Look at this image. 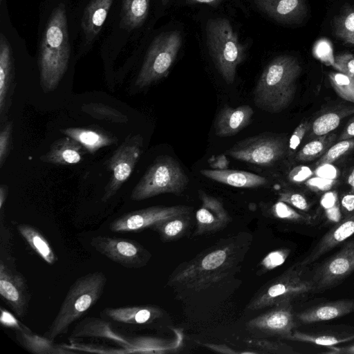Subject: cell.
Returning a JSON list of instances; mask_svg holds the SVG:
<instances>
[{"label": "cell", "mask_w": 354, "mask_h": 354, "mask_svg": "<svg viewBox=\"0 0 354 354\" xmlns=\"http://www.w3.org/2000/svg\"><path fill=\"white\" fill-rule=\"evenodd\" d=\"M336 140L335 133H328L312 139L297 151L295 159L307 162L319 158L333 145Z\"/></svg>", "instance_id": "cell-34"}, {"label": "cell", "mask_w": 354, "mask_h": 354, "mask_svg": "<svg viewBox=\"0 0 354 354\" xmlns=\"http://www.w3.org/2000/svg\"><path fill=\"white\" fill-rule=\"evenodd\" d=\"M349 183L354 187V170L350 176Z\"/></svg>", "instance_id": "cell-59"}, {"label": "cell", "mask_w": 354, "mask_h": 354, "mask_svg": "<svg viewBox=\"0 0 354 354\" xmlns=\"http://www.w3.org/2000/svg\"><path fill=\"white\" fill-rule=\"evenodd\" d=\"M205 32L209 53L216 68L224 81L232 84L237 66L245 59V46L240 42L230 22L225 18L209 19Z\"/></svg>", "instance_id": "cell-5"}, {"label": "cell", "mask_w": 354, "mask_h": 354, "mask_svg": "<svg viewBox=\"0 0 354 354\" xmlns=\"http://www.w3.org/2000/svg\"><path fill=\"white\" fill-rule=\"evenodd\" d=\"M91 245L99 253L111 261L128 268L145 266L151 258V254L138 242L106 235L93 236Z\"/></svg>", "instance_id": "cell-11"}, {"label": "cell", "mask_w": 354, "mask_h": 354, "mask_svg": "<svg viewBox=\"0 0 354 354\" xmlns=\"http://www.w3.org/2000/svg\"><path fill=\"white\" fill-rule=\"evenodd\" d=\"M314 54L316 57L326 64L335 66V57L330 44L326 39L318 41L314 47Z\"/></svg>", "instance_id": "cell-45"}, {"label": "cell", "mask_w": 354, "mask_h": 354, "mask_svg": "<svg viewBox=\"0 0 354 354\" xmlns=\"http://www.w3.org/2000/svg\"><path fill=\"white\" fill-rule=\"evenodd\" d=\"M310 127V123L308 121L301 122L295 129L290 138L288 145V153L289 155L298 147L304 138L306 136Z\"/></svg>", "instance_id": "cell-48"}, {"label": "cell", "mask_w": 354, "mask_h": 354, "mask_svg": "<svg viewBox=\"0 0 354 354\" xmlns=\"http://www.w3.org/2000/svg\"><path fill=\"white\" fill-rule=\"evenodd\" d=\"M288 145L284 137L266 132L239 141L225 154L245 162L270 166L288 153Z\"/></svg>", "instance_id": "cell-9"}, {"label": "cell", "mask_w": 354, "mask_h": 354, "mask_svg": "<svg viewBox=\"0 0 354 354\" xmlns=\"http://www.w3.org/2000/svg\"><path fill=\"white\" fill-rule=\"evenodd\" d=\"M288 340L329 347L353 341L354 332L340 334H318L294 331Z\"/></svg>", "instance_id": "cell-33"}, {"label": "cell", "mask_w": 354, "mask_h": 354, "mask_svg": "<svg viewBox=\"0 0 354 354\" xmlns=\"http://www.w3.org/2000/svg\"><path fill=\"white\" fill-rule=\"evenodd\" d=\"M15 68L11 47L3 33L0 37V115L6 118L14 89Z\"/></svg>", "instance_id": "cell-21"}, {"label": "cell", "mask_w": 354, "mask_h": 354, "mask_svg": "<svg viewBox=\"0 0 354 354\" xmlns=\"http://www.w3.org/2000/svg\"><path fill=\"white\" fill-rule=\"evenodd\" d=\"M192 208L185 205L152 206L124 214L109 224L115 232H133L153 226L171 218L190 214Z\"/></svg>", "instance_id": "cell-13"}, {"label": "cell", "mask_w": 354, "mask_h": 354, "mask_svg": "<svg viewBox=\"0 0 354 354\" xmlns=\"http://www.w3.org/2000/svg\"><path fill=\"white\" fill-rule=\"evenodd\" d=\"M162 316L160 308L153 306H134L119 308H105L100 317L111 322L124 326H147Z\"/></svg>", "instance_id": "cell-19"}, {"label": "cell", "mask_w": 354, "mask_h": 354, "mask_svg": "<svg viewBox=\"0 0 354 354\" xmlns=\"http://www.w3.org/2000/svg\"><path fill=\"white\" fill-rule=\"evenodd\" d=\"M246 345L252 348L257 354H295L297 353L292 346L281 342L270 341L264 339H250Z\"/></svg>", "instance_id": "cell-39"}, {"label": "cell", "mask_w": 354, "mask_h": 354, "mask_svg": "<svg viewBox=\"0 0 354 354\" xmlns=\"http://www.w3.org/2000/svg\"><path fill=\"white\" fill-rule=\"evenodd\" d=\"M354 113V106H343L320 115L310 123L306 133L308 139L330 133L341 123L342 120Z\"/></svg>", "instance_id": "cell-30"}, {"label": "cell", "mask_w": 354, "mask_h": 354, "mask_svg": "<svg viewBox=\"0 0 354 354\" xmlns=\"http://www.w3.org/2000/svg\"><path fill=\"white\" fill-rule=\"evenodd\" d=\"M70 55L66 7L59 3L50 16L39 47V80L44 93L57 88L67 70Z\"/></svg>", "instance_id": "cell-2"}, {"label": "cell", "mask_w": 354, "mask_h": 354, "mask_svg": "<svg viewBox=\"0 0 354 354\" xmlns=\"http://www.w3.org/2000/svg\"><path fill=\"white\" fill-rule=\"evenodd\" d=\"M328 351L322 352L326 354H354V342L342 346L327 347Z\"/></svg>", "instance_id": "cell-51"}, {"label": "cell", "mask_w": 354, "mask_h": 354, "mask_svg": "<svg viewBox=\"0 0 354 354\" xmlns=\"http://www.w3.org/2000/svg\"><path fill=\"white\" fill-rule=\"evenodd\" d=\"M248 326L252 330L288 339L295 327L292 302L274 306L270 310L252 319Z\"/></svg>", "instance_id": "cell-15"}, {"label": "cell", "mask_w": 354, "mask_h": 354, "mask_svg": "<svg viewBox=\"0 0 354 354\" xmlns=\"http://www.w3.org/2000/svg\"><path fill=\"white\" fill-rule=\"evenodd\" d=\"M333 29L337 38L354 45V10H347L335 17Z\"/></svg>", "instance_id": "cell-38"}, {"label": "cell", "mask_w": 354, "mask_h": 354, "mask_svg": "<svg viewBox=\"0 0 354 354\" xmlns=\"http://www.w3.org/2000/svg\"><path fill=\"white\" fill-rule=\"evenodd\" d=\"M182 45L178 30L158 35L151 42L136 80L138 88L149 86L166 77Z\"/></svg>", "instance_id": "cell-8"}, {"label": "cell", "mask_w": 354, "mask_h": 354, "mask_svg": "<svg viewBox=\"0 0 354 354\" xmlns=\"http://www.w3.org/2000/svg\"><path fill=\"white\" fill-rule=\"evenodd\" d=\"M17 229L30 247L48 264L57 261V257L45 236L35 227L28 224H19Z\"/></svg>", "instance_id": "cell-31"}, {"label": "cell", "mask_w": 354, "mask_h": 354, "mask_svg": "<svg viewBox=\"0 0 354 354\" xmlns=\"http://www.w3.org/2000/svg\"><path fill=\"white\" fill-rule=\"evenodd\" d=\"M59 131L80 143L91 154L118 141L113 133L99 127H68Z\"/></svg>", "instance_id": "cell-25"}, {"label": "cell", "mask_w": 354, "mask_h": 354, "mask_svg": "<svg viewBox=\"0 0 354 354\" xmlns=\"http://www.w3.org/2000/svg\"><path fill=\"white\" fill-rule=\"evenodd\" d=\"M190 214L179 215L153 226L151 229L158 232L162 240L168 241L180 238L187 230L190 221Z\"/></svg>", "instance_id": "cell-35"}, {"label": "cell", "mask_w": 354, "mask_h": 354, "mask_svg": "<svg viewBox=\"0 0 354 354\" xmlns=\"http://www.w3.org/2000/svg\"><path fill=\"white\" fill-rule=\"evenodd\" d=\"M290 252L288 248H281L269 252L261 261V270L270 271L282 265Z\"/></svg>", "instance_id": "cell-43"}, {"label": "cell", "mask_w": 354, "mask_h": 354, "mask_svg": "<svg viewBox=\"0 0 354 354\" xmlns=\"http://www.w3.org/2000/svg\"><path fill=\"white\" fill-rule=\"evenodd\" d=\"M301 68L292 56L281 55L272 59L261 73L254 91V102L260 109L279 113L292 102Z\"/></svg>", "instance_id": "cell-3"}, {"label": "cell", "mask_w": 354, "mask_h": 354, "mask_svg": "<svg viewBox=\"0 0 354 354\" xmlns=\"http://www.w3.org/2000/svg\"><path fill=\"white\" fill-rule=\"evenodd\" d=\"M270 212L274 218L292 223L312 225L316 221V216L298 212L291 205L279 201L272 205Z\"/></svg>", "instance_id": "cell-36"}, {"label": "cell", "mask_w": 354, "mask_h": 354, "mask_svg": "<svg viewBox=\"0 0 354 354\" xmlns=\"http://www.w3.org/2000/svg\"><path fill=\"white\" fill-rule=\"evenodd\" d=\"M203 345L208 348L209 349H211L215 352H217V353H234V354H237V353H241V354H243V353H246V354H248V353H250V354H257V353L254 351H234L233 349H232L231 348L225 346V345H223V344H209V343H205V344H203Z\"/></svg>", "instance_id": "cell-49"}, {"label": "cell", "mask_w": 354, "mask_h": 354, "mask_svg": "<svg viewBox=\"0 0 354 354\" xmlns=\"http://www.w3.org/2000/svg\"><path fill=\"white\" fill-rule=\"evenodd\" d=\"M354 138V118L349 120L342 132L340 133L338 141Z\"/></svg>", "instance_id": "cell-54"}, {"label": "cell", "mask_w": 354, "mask_h": 354, "mask_svg": "<svg viewBox=\"0 0 354 354\" xmlns=\"http://www.w3.org/2000/svg\"><path fill=\"white\" fill-rule=\"evenodd\" d=\"M257 7L275 21L287 24L301 22L307 15L305 0H252Z\"/></svg>", "instance_id": "cell-20"}, {"label": "cell", "mask_w": 354, "mask_h": 354, "mask_svg": "<svg viewBox=\"0 0 354 354\" xmlns=\"http://www.w3.org/2000/svg\"><path fill=\"white\" fill-rule=\"evenodd\" d=\"M107 281L100 271L89 272L70 286L60 308L44 336L54 341L68 332L70 326L84 315L101 297Z\"/></svg>", "instance_id": "cell-4"}, {"label": "cell", "mask_w": 354, "mask_h": 354, "mask_svg": "<svg viewBox=\"0 0 354 354\" xmlns=\"http://www.w3.org/2000/svg\"><path fill=\"white\" fill-rule=\"evenodd\" d=\"M188 183L187 176L175 159L160 156L148 167L132 189L130 198L140 201L162 194L180 195Z\"/></svg>", "instance_id": "cell-6"}, {"label": "cell", "mask_w": 354, "mask_h": 354, "mask_svg": "<svg viewBox=\"0 0 354 354\" xmlns=\"http://www.w3.org/2000/svg\"><path fill=\"white\" fill-rule=\"evenodd\" d=\"M353 234L354 210L326 232L308 254L299 262L300 264L304 266L312 264L336 246L344 243Z\"/></svg>", "instance_id": "cell-17"}, {"label": "cell", "mask_w": 354, "mask_h": 354, "mask_svg": "<svg viewBox=\"0 0 354 354\" xmlns=\"http://www.w3.org/2000/svg\"><path fill=\"white\" fill-rule=\"evenodd\" d=\"M310 173V170L307 167H297L290 173L289 177L291 180L299 182L307 178Z\"/></svg>", "instance_id": "cell-52"}, {"label": "cell", "mask_w": 354, "mask_h": 354, "mask_svg": "<svg viewBox=\"0 0 354 354\" xmlns=\"http://www.w3.org/2000/svg\"><path fill=\"white\" fill-rule=\"evenodd\" d=\"M8 193V187L6 185H1L0 187V210L1 214L3 212V205L6 203Z\"/></svg>", "instance_id": "cell-57"}, {"label": "cell", "mask_w": 354, "mask_h": 354, "mask_svg": "<svg viewBox=\"0 0 354 354\" xmlns=\"http://www.w3.org/2000/svg\"><path fill=\"white\" fill-rule=\"evenodd\" d=\"M342 205L349 213L353 212L354 210V194L345 195L342 199Z\"/></svg>", "instance_id": "cell-55"}, {"label": "cell", "mask_w": 354, "mask_h": 354, "mask_svg": "<svg viewBox=\"0 0 354 354\" xmlns=\"http://www.w3.org/2000/svg\"><path fill=\"white\" fill-rule=\"evenodd\" d=\"M150 0H124L121 24L128 30L140 27L145 21Z\"/></svg>", "instance_id": "cell-32"}, {"label": "cell", "mask_w": 354, "mask_h": 354, "mask_svg": "<svg viewBox=\"0 0 354 354\" xmlns=\"http://www.w3.org/2000/svg\"><path fill=\"white\" fill-rule=\"evenodd\" d=\"M328 77L337 94L344 100L354 103V79L339 71L330 73Z\"/></svg>", "instance_id": "cell-40"}, {"label": "cell", "mask_w": 354, "mask_h": 354, "mask_svg": "<svg viewBox=\"0 0 354 354\" xmlns=\"http://www.w3.org/2000/svg\"><path fill=\"white\" fill-rule=\"evenodd\" d=\"M185 3L189 5L194 4H207L210 6L216 7L220 5L223 0H184Z\"/></svg>", "instance_id": "cell-56"}, {"label": "cell", "mask_w": 354, "mask_h": 354, "mask_svg": "<svg viewBox=\"0 0 354 354\" xmlns=\"http://www.w3.org/2000/svg\"><path fill=\"white\" fill-rule=\"evenodd\" d=\"M143 142L142 135L130 134L104 162L111 174L104 189L102 202L112 198L129 179L142 153Z\"/></svg>", "instance_id": "cell-10"}, {"label": "cell", "mask_w": 354, "mask_h": 354, "mask_svg": "<svg viewBox=\"0 0 354 354\" xmlns=\"http://www.w3.org/2000/svg\"><path fill=\"white\" fill-rule=\"evenodd\" d=\"M304 266L297 263L262 288L250 302L248 308L257 310L268 306L292 301L313 292L311 277L306 275Z\"/></svg>", "instance_id": "cell-7"}, {"label": "cell", "mask_w": 354, "mask_h": 354, "mask_svg": "<svg viewBox=\"0 0 354 354\" xmlns=\"http://www.w3.org/2000/svg\"><path fill=\"white\" fill-rule=\"evenodd\" d=\"M253 115L254 110L249 105L225 106L215 118L216 135L223 138L236 135L250 123Z\"/></svg>", "instance_id": "cell-22"}, {"label": "cell", "mask_w": 354, "mask_h": 354, "mask_svg": "<svg viewBox=\"0 0 354 354\" xmlns=\"http://www.w3.org/2000/svg\"><path fill=\"white\" fill-rule=\"evenodd\" d=\"M82 110L97 120H104L117 123H125L128 121L126 115L116 109L102 103H89L84 104Z\"/></svg>", "instance_id": "cell-37"}, {"label": "cell", "mask_w": 354, "mask_h": 354, "mask_svg": "<svg viewBox=\"0 0 354 354\" xmlns=\"http://www.w3.org/2000/svg\"><path fill=\"white\" fill-rule=\"evenodd\" d=\"M86 152L80 143L65 136L55 140L49 150L39 159L44 162L56 165H71L79 163Z\"/></svg>", "instance_id": "cell-24"}, {"label": "cell", "mask_w": 354, "mask_h": 354, "mask_svg": "<svg viewBox=\"0 0 354 354\" xmlns=\"http://www.w3.org/2000/svg\"><path fill=\"white\" fill-rule=\"evenodd\" d=\"M354 149V138L339 140L333 145L316 162V165L330 164Z\"/></svg>", "instance_id": "cell-41"}, {"label": "cell", "mask_w": 354, "mask_h": 354, "mask_svg": "<svg viewBox=\"0 0 354 354\" xmlns=\"http://www.w3.org/2000/svg\"><path fill=\"white\" fill-rule=\"evenodd\" d=\"M63 346L70 350L77 352H90L97 353H127L125 349H115L112 348H106L102 346H91L83 344H71L70 345L63 344Z\"/></svg>", "instance_id": "cell-47"}, {"label": "cell", "mask_w": 354, "mask_h": 354, "mask_svg": "<svg viewBox=\"0 0 354 354\" xmlns=\"http://www.w3.org/2000/svg\"><path fill=\"white\" fill-rule=\"evenodd\" d=\"M13 122L8 121L1 127L0 131V168L4 165L12 146Z\"/></svg>", "instance_id": "cell-42"}, {"label": "cell", "mask_w": 354, "mask_h": 354, "mask_svg": "<svg viewBox=\"0 0 354 354\" xmlns=\"http://www.w3.org/2000/svg\"><path fill=\"white\" fill-rule=\"evenodd\" d=\"M12 257L1 258L0 295L15 315L23 318L30 301V292L23 275L17 270Z\"/></svg>", "instance_id": "cell-14"}, {"label": "cell", "mask_w": 354, "mask_h": 354, "mask_svg": "<svg viewBox=\"0 0 354 354\" xmlns=\"http://www.w3.org/2000/svg\"><path fill=\"white\" fill-rule=\"evenodd\" d=\"M169 0H161L163 4H166Z\"/></svg>", "instance_id": "cell-60"}, {"label": "cell", "mask_w": 354, "mask_h": 354, "mask_svg": "<svg viewBox=\"0 0 354 354\" xmlns=\"http://www.w3.org/2000/svg\"><path fill=\"white\" fill-rule=\"evenodd\" d=\"M180 335L178 339L167 340L158 337L137 336L129 337L130 344L127 353H169L176 352L182 344Z\"/></svg>", "instance_id": "cell-29"}, {"label": "cell", "mask_w": 354, "mask_h": 354, "mask_svg": "<svg viewBox=\"0 0 354 354\" xmlns=\"http://www.w3.org/2000/svg\"><path fill=\"white\" fill-rule=\"evenodd\" d=\"M209 166L213 169H228L229 160L225 154H221L216 156H212L209 160Z\"/></svg>", "instance_id": "cell-50"}, {"label": "cell", "mask_w": 354, "mask_h": 354, "mask_svg": "<svg viewBox=\"0 0 354 354\" xmlns=\"http://www.w3.org/2000/svg\"><path fill=\"white\" fill-rule=\"evenodd\" d=\"M2 312V311H1ZM5 315L2 312L1 313V322L6 326L13 327L15 330H20L23 328L24 325L17 322L10 313L6 311L4 312Z\"/></svg>", "instance_id": "cell-53"}, {"label": "cell", "mask_w": 354, "mask_h": 354, "mask_svg": "<svg viewBox=\"0 0 354 354\" xmlns=\"http://www.w3.org/2000/svg\"><path fill=\"white\" fill-rule=\"evenodd\" d=\"M86 337L101 338L111 341L127 350L130 344L129 337L117 332L111 322L102 317H86L77 323L69 336V340Z\"/></svg>", "instance_id": "cell-18"}, {"label": "cell", "mask_w": 354, "mask_h": 354, "mask_svg": "<svg viewBox=\"0 0 354 354\" xmlns=\"http://www.w3.org/2000/svg\"><path fill=\"white\" fill-rule=\"evenodd\" d=\"M16 338L28 351L34 354H73L78 352L70 350L63 345H57L54 341L35 334L24 326L20 330H15Z\"/></svg>", "instance_id": "cell-27"}, {"label": "cell", "mask_w": 354, "mask_h": 354, "mask_svg": "<svg viewBox=\"0 0 354 354\" xmlns=\"http://www.w3.org/2000/svg\"><path fill=\"white\" fill-rule=\"evenodd\" d=\"M354 312V299H339L308 308L296 315L302 324L328 321Z\"/></svg>", "instance_id": "cell-23"}, {"label": "cell", "mask_w": 354, "mask_h": 354, "mask_svg": "<svg viewBox=\"0 0 354 354\" xmlns=\"http://www.w3.org/2000/svg\"><path fill=\"white\" fill-rule=\"evenodd\" d=\"M354 272V239L346 241L339 251L322 262L313 271V292L333 288Z\"/></svg>", "instance_id": "cell-12"}, {"label": "cell", "mask_w": 354, "mask_h": 354, "mask_svg": "<svg viewBox=\"0 0 354 354\" xmlns=\"http://www.w3.org/2000/svg\"><path fill=\"white\" fill-rule=\"evenodd\" d=\"M334 67L354 79V55L345 53L335 56Z\"/></svg>", "instance_id": "cell-46"}, {"label": "cell", "mask_w": 354, "mask_h": 354, "mask_svg": "<svg viewBox=\"0 0 354 354\" xmlns=\"http://www.w3.org/2000/svg\"><path fill=\"white\" fill-rule=\"evenodd\" d=\"M113 0H91L84 9L82 26L86 40L91 41L100 32Z\"/></svg>", "instance_id": "cell-28"}, {"label": "cell", "mask_w": 354, "mask_h": 354, "mask_svg": "<svg viewBox=\"0 0 354 354\" xmlns=\"http://www.w3.org/2000/svg\"><path fill=\"white\" fill-rule=\"evenodd\" d=\"M201 205L196 213L195 235H202L218 231L231 221L222 201L202 190L198 192Z\"/></svg>", "instance_id": "cell-16"}, {"label": "cell", "mask_w": 354, "mask_h": 354, "mask_svg": "<svg viewBox=\"0 0 354 354\" xmlns=\"http://www.w3.org/2000/svg\"><path fill=\"white\" fill-rule=\"evenodd\" d=\"M335 195L333 193H328L325 194L322 198V205L326 207H331L335 201Z\"/></svg>", "instance_id": "cell-58"}, {"label": "cell", "mask_w": 354, "mask_h": 354, "mask_svg": "<svg viewBox=\"0 0 354 354\" xmlns=\"http://www.w3.org/2000/svg\"><path fill=\"white\" fill-rule=\"evenodd\" d=\"M200 172L209 179L234 187L254 188L264 186L268 183L263 176L241 170L204 169Z\"/></svg>", "instance_id": "cell-26"}, {"label": "cell", "mask_w": 354, "mask_h": 354, "mask_svg": "<svg viewBox=\"0 0 354 354\" xmlns=\"http://www.w3.org/2000/svg\"><path fill=\"white\" fill-rule=\"evenodd\" d=\"M278 201L284 202L301 211L307 212L310 209V204L307 198L301 194L283 191L279 194Z\"/></svg>", "instance_id": "cell-44"}, {"label": "cell", "mask_w": 354, "mask_h": 354, "mask_svg": "<svg viewBox=\"0 0 354 354\" xmlns=\"http://www.w3.org/2000/svg\"><path fill=\"white\" fill-rule=\"evenodd\" d=\"M240 259L241 247L235 241L216 244L181 266L171 277L169 284L206 289L229 277Z\"/></svg>", "instance_id": "cell-1"}]
</instances>
